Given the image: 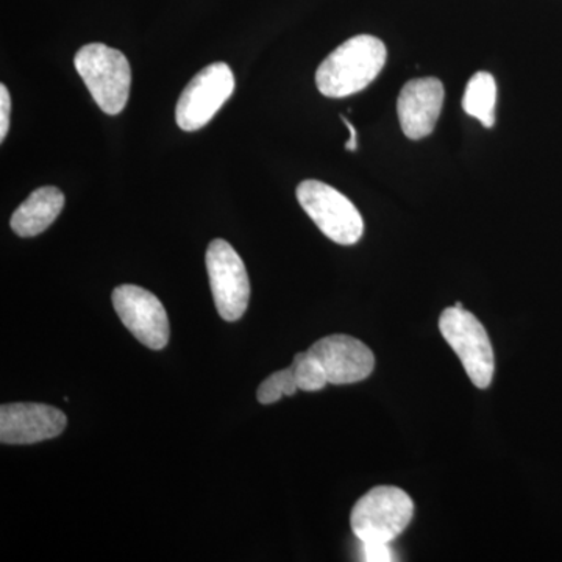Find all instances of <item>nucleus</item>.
Here are the masks:
<instances>
[{"label":"nucleus","instance_id":"13","mask_svg":"<svg viewBox=\"0 0 562 562\" xmlns=\"http://www.w3.org/2000/svg\"><path fill=\"white\" fill-rule=\"evenodd\" d=\"M495 103H497V83L490 72H476L469 80L462 98V109L469 116L491 128L495 124Z\"/></svg>","mask_w":562,"mask_h":562},{"label":"nucleus","instance_id":"12","mask_svg":"<svg viewBox=\"0 0 562 562\" xmlns=\"http://www.w3.org/2000/svg\"><path fill=\"white\" fill-rule=\"evenodd\" d=\"M65 194L58 188L44 187L33 191L11 216L10 225L21 238H32L46 232L60 216Z\"/></svg>","mask_w":562,"mask_h":562},{"label":"nucleus","instance_id":"2","mask_svg":"<svg viewBox=\"0 0 562 562\" xmlns=\"http://www.w3.org/2000/svg\"><path fill=\"white\" fill-rule=\"evenodd\" d=\"M74 65L103 113L116 116L125 109L131 95L132 68L121 50L101 43L87 44L77 52Z\"/></svg>","mask_w":562,"mask_h":562},{"label":"nucleus","instance_id":"16","mask_svg":"<svg viewBox=\"0 0 562 562\" xmlns=\"http://www.w3.org/2000/svg\"><path fill=\"white\" fill-rule=\"evenodd\" d=\"M364 561L369 562H391L397 560L392 552L390 543L383 542H364Z\"/></svg>","mask_w":562,"mask_h":562},{"label":"nucleus","instance_id":"6","mask_svg":"<svg viewBox=\"0 0 562 562\" xmlns=\"http://www.w3.org/2000/svg\"><path fill=\"white\" fill-rule=\"evenodd\" d=\"M235 76L227 63H213L192 77L176 109L177 125L184 132L201 131L232 98Z\"/></svg>","mask_w":562,"mask_h":562},{"label":"nucleus","instance_id":"10","mask_svg":"<svg viewBox=\"0 0 562 562\" xmlns=\"http://www.w3.org/2000/svg\"><path fill=\"white\" fill-rule=\"evenodd\" d=\"M308 353L319 360L331 384L362 382L375 368L372 350L349 335L322 338L310 347Z\"/></svg>","mask_w":562,"mask_h":562},{"label":"nucleus","instance_id":"3","mask_svg":"<svg viewBox=\"0 0 562 562\" xmlns=\"http://www.w3.org/2000/svg\"><path fill=\"white\" fill-rule=\"evenodd\" d=\"M413 514L412 497L401 487H373L353 506L351 530L362 543H391L412 524Z\"/></svg>","mask_w":562,"mask_h":562},{"label":"nucleus","instance_id":"7","mask_svg":"<svg viewBox=\"0 0 562 562\" xmlns=\"http://www.w3.org/2000/svg\"><path fill=\"white\" fill-rule=\"evenodd\" d=\"M205 262L217 313L227 322L241 319L249 305L250 281L238 251L224 239H214Z\"/></svg>","mask_w":562,"mask_h":562},{"label":"nucleus","instance_id":"18","mask_svg":"<svg viewBox=\"0 0 562 562\" xmlns=\"http://www.w3.org/2000/svg\"><path fill=\"white\" fill-rule=\"evenodd\" d=\"M341 120L344 124L347 125V128H349L350 132V139L346 143V149L347 150H357L358 149V133L357 128L351 125V122L349 120H346V117L341 116Z\"/></svg>","mask_w":562,"mask_h":562},{"label":"nucleus","instance_id":"4","mask_svg":"<svg viewBox=\"0 0 562 562\" xmlns=\"http://www.w3.org/2000/svg\"><path fill=\"white\" fill-rule=\"evenodd\" d=\"M297 201L317 228L333 243L353 246L364 233L360 211L338 190L319 180H305L297 187Z\"/></svg>","mask_w":562,"mask_h":562},{"label":"nucleus","instance_id":"1","mask_svg":"<svg viewBox=\"0 0 562 562\" xmlns=\"http://www.w3.org/2000/svg\"><path fill=\"white\" fill-rule=\"evenodd\" d=\"M386 46L371 35L347 40L321 63L317 90L327 98L341 99L368 88L386 65Z\"/></svg>","mask_w":562,"mask_h":562},{"label":"nucleus","instance_id":"5","mask_svg":"<svg viewBox=\"0 0 562 562\" xmlns=\"http://www.w3.org/2000/svg\"><path fill=\"white\" fill-rule=\"evenodd\" d=\"M439 330L460 358L462 368L479 390H486L494 379L495 360L490 336L472 313L464 308L443 310Z\"/></svg>","mask_w":562,"mask_h":562},{"label":"nucleus","instance_id":"9","mask_svg":"<svg viewBox=\"0 0 562 562\" xmlns=\"http://www.w3.org/2000/svg\"><path fill=\"white\" fill-rule=\"evenodd\" d=\"M68 417L55 406L43 403H9L0 408V441L27 446L57 438L65 431Z\"/></svg>","mask_w":562,"mask_h":562},{"label":"nucleus","instance_id":"14","mask_svg":"<svg viewBox=\"0 0 562 562\" xmlns=\"http://www.w3.org/2000/svg\"><path fill=\"white\" fill-rule=\"evenodd\" d=\"M291 368L294 372L295 383L301 391H321L328 384L325 369L322 368L319 360H316L308 351L295 355Z\"/></svg>","mask_w":562,"mask_h":562},{"label":"nucleus","instance_id":"15","mask_svg":"<svg viewBox=\"0 0 562 562\" xmlns=\"http://www.w3.org/2000/svg\"><path fill=\"white\" fill-rule=\"evenodd\" d=\"M297 391L294 372H292V368H288L268 376L258 387L257 397L262 405H271V403L279 402L283 395L292 397Z\"/></svg>","mask_w":562,"mask_h":562},{"label":"nucleus","instance_id":"17","mask_svg":"<svg viewBox=\"0 0 562 562\" xmlns=\"http://www.w3.org/2000/svg\"><path fill=\"white\" fill-rule=\"evenodd\" d=\"M11 99L5 85H0V140L5 139L10 127Z\"/></svg>","mask_w":562,"mask_h":562},{"label":"nucleus","instance_id":"11","mask_svg":"<svg viewBox=\"0 0 562 562\" xmlns=\"http://www.w3.org/2000/svg\"><path fill=\"white\" fill-rule=\"evenodd\" d=\"M443 98L442 81L436 77L409 80L402 88L397 101L398 121L406 138L424 139L435 132L441 116Z\"/></svg>","mask_w":562,"mask_h":562},{"label":"nucleus","instance_id":"8","mask_svg":"<svg viewBox=\"0 0 562 562\" xmlns=\"http://www.w3.org/2000/svg\"><path fill=\"white\" fill-rule=\"evenodd\" d=\"M114 312L132 335L151 350H161L169 342V319L157 295L135 286L121 284L113 291Z\"/></svg>","mask_w":562,"mask_h":562}]
</instances>
